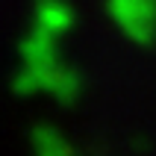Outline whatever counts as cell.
<instances>
[{
    "label": "cell",
    "mask_w": 156,
    "mask_h": 156,
    "mask_svg": "<svg viewBox=\"0 0 156 156\" xmlns=\"http://www.w3.org/2000/svg\"><path fill=\"white\" fill-rule=\"evenodd\" d=\"M103 9L127 41L139 47L156 44V0H103Z\"/></svg>",
    "instance_id": "6da1fadb"
},
{
    "label": "cell",
    "mask_w": 156,
    "mask_h": 156,
    "mask_svg": "<svg viewBox=\"0 0 156 156\" xmlns=\"http://www.w3.org/2000/svg\"><path fill=\"white\" fill-rule=\"evenodd\" d=\"M35 24L56 35H68L77 27V9L71 0H33Z\"/></svg>",
    "instance_id": "7a4b0ae2"
},
{
    "label": "cell",
    "mask_w": 156,
    "mask_h": 156,
    "mask_svg": "<svg viewBox=\"0 0 156 156\" xmlns=\"http://www.w3.org/2000/svg\"><path fill=\"white\" fill-rule=\"evenodd\" d=\"M30 147L41 156H68L74 153V144L68 141V136L56 127V124L38 121L30 127Z\"/></svg>",
    "instance_id": "3957f363"
}]
</instances>
